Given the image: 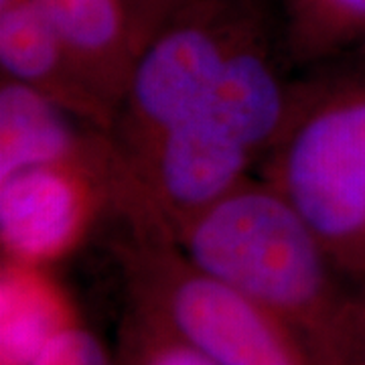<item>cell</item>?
Returning a JSON list of instances; mask_svg holds the SVG:
<instances>
[{
    "label": "cell",
    "instance_id": "obj_1",
    "mask_svg": "<svg viewBox=\"0 0 365 365\" xmlns=\"http://www.w3.org/2000/svg\"><path fill=\"white\" fill-rule=\"evenodd\" d=\"M165 232L197 268L282 319L313 364L339 337L361 287L339 272L309 223L262 177Z\"/></svg>",
    "mask_w": 365,
    "mask_h": 365
},
{
    "label": "cell",
    "instance_id": "obj_2",
    "mask_svg": "<svg viewBox=\"0 0 365 365\" xmlns=\"http://www.w3.org/2000/svg\"><path fill=\"white\" fill-rule=\"evenodd\" d=\"M258 177L299 211L339 272L365 284V59L297 83Z\"/></svg>",
    "mask_w": 365,
    "mask_h": 365
},
{
    "label": "cell",
    "instance_id": "obj_3",
    "mask_svg": "<svg viewBox=\"0 0 365 365\" xmlns=\"http://www.w3.org/2000/svg\"><path fill=\"white\" fill-rule=\"evenodd\" d=\"M114 252L128 299L220 365H314L299 335L240 290L197 268L146 213L120 217Z\"/></svg>",
    "mask_w": 365,
    "mask_h": 365
},
{
    "label": "cell",
    "instance_id": "obj_4",
    "mask_svg": "<svg viewBox=\"0 0 365 365\" xmlns=\"http://www.w3.org/2000/svg\"><path fill=\"white\" fill-rule=\"evenodd\" d=\"M278 19L272 0H197L144 45L110 134L132 163L205 100L235 51Z\"/></svg>",
    "mask_w": 365,
    "mask_h": 365
},
{
    "label": "cell",
    "instance_id": "obj_5",
    "mask_svg": "<svg viewBox=\"0 0 365 365\" xmlns=\"http://www.w3.org/2000/svg\"><path fill=\"white\" fill-rule=\"evenodd\" d=\"M118 155H100L19 170L0 179V237L4 260L43 266L63 258L96 220L114 213Z\"/></svg>",
    "mask_w": 365,
    "mask_h": 365
},
{
    "label": "cell",
    "instance_id": "obj_6",
    "mask_svg": "<svg viewBox=\"0 0 365 365\" xmlns=\"http://www.w3.org/2000/svg\"><path fill=\"white\" fill-rule=\"evenodd\" d=\"M2 78L19 81L86 126L112 134L116 112L91 90L37 0L0 4Z\"/></svg>",
    "mask_w": 365,
    "mask_h": 365
},
{
    "label": "cell",
    "instance_id": "obj_7",
    "mask_svg": "<svg viewBox=\"0 0 365 365\" xmlns=\"http://www.w3.org/2000/svg\"><path fill=\"white\" fill-rule=\"evenodd\" d=\"M81 76L118 114L143 51L120 0H37Z\"/></svg>",
    "mask_w": 365,
    "mask_h": 365
},
{
    "label": "cell",
    "instance_id": "obj_8",
    "mask_svg": "<svg viewBox=\"0 0 365 365\" xmlns=\"http://www.w3.org/2000/svg\"><path fill=\"white\" fill-rule=\"evenodd\" d=\"M110 134L86 126L19 81L0 86V179L19 170L100 155Z\"/></svg>",
    "mask_w": 365,
    "mask_h": 365
},
{
    "label": "cell",
    "instance_id": "obj_9",
    "mask_svg": "<svg viewBox=\"0 0 365 365\" xmlns=\"http://www.w3.org/2000/svg\"><path fill=\"white\" fill-rule=\"evenodd\" d=\"M78 319L43 266L4 260L0 280V365H33Z\"/></svg>",
    "mask_w": 365,
    "mask_h": 365
},
{
    "label": "cell",
    "instance_id": "obj_10",
    "mask_svg": "<svg viewBox=\"0 0 365 365\" xmlns=\"http://www.w3.org/2000/svg\"><path fill=\"white\" fill-rule=\"evenodd\" d=\"M278 25L290 66L365 59V0H280Z\"/></svg>",
    "mask_w": 365,
    "mask_h": 365
},
{
    "label": "cell",
    "instance_id": "obj_11",
    "mask_svg": "<svg viewBox=\"0 0 365 365\" xmlns=\"http://www.w3.org/2000/svg\"><path fill=\"white\" fill-rule=\"evenodd\" d=\"M114 357L116 365H220L130 299L118 329Z\"/></svg>",
    "mask_w": 365,
    "mask_h": 365
},
{
    "label": "cell",
    "instance_id": "obj_12",
    "mask_svg": "<svg viewBox=\"0 0 365 365\" xmlns=\"http://www.w3.org/2000/svg\"><path fill=\"white\" fill-rule=\"evenodd\" d=\"M33 365H116V357L93 331L76 321L47 343Z\"/></svg>",
    "mask_w": 365,
    "mask_h": 365
},
{
    "label": "cell",
    "instance_id": "obj_13",
    "mask_svg": "<svg viewBox=\"0 0 365 365\" xmlns=\"http://www.w3.org/2000/svg\"><path fill=\"white\" fill-rule=\"evenodd\" d=\"M317 365H365V284L339 339Z\"/></svg>",
    "mask_w": 365,
    "mask_h": 365
},
{
    "label": "cell",
    "instance_id": "obj_14",
    "mask_svg": "<svg viewBox=\"0 0 365 365\" xmlns=\"http://www.w3.org/2000/svg\"><path fill=\"white\" fill-rule=\"evenodd\" d=\"M124 9L128 11L132 25L136 29V35L140 45L148 43L153 35L175 14L185 11L187 6L195 4L197 0H120Z\"/></svg>",
    "mask_w": 365,
    "mask_h": 365
},
{
    "label": "cell",
    "instance_id": "obj_15",
    "mask_svg": "<svg viewBox=\"0 0 365 365\" xmlns=\"http://www.w3.org/2000/svg\"><path fill=\"white\" fill-rule=\"evenodd\" d=\"M6 2H9V0H0V4H6Z\"/></svg>",
    "mask_w": 365,
    "mask_h": 365
}]
</instances>
